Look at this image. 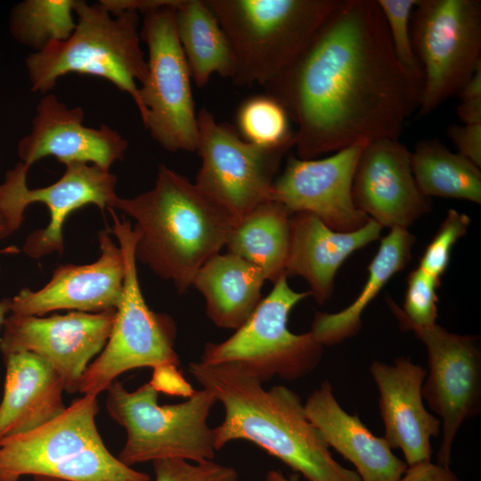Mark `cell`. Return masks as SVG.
Here are the masks:
<instances>
[{
    "mask_svg": "<svg viewBox=\"0 0 481 481\" xmlns=\"http://www.w3.org/2000/svg\"><path fill=\"white\" fill-rule=\"evenodd\" d=\"M297 125L298 158L399 140L422 76L396 58L377 0H338L295 61L265 86Z\"/></svg>",
    "mask_w": 481,
    "mask_h": 481,
    "instance_id": "1",
    "label": "cell"
},
{
    "mask_svg": "<svg viewBox=\"0 0 481 481\" xmlns=\"http://www.w3.org/2000/svg\"><path fill=\"white\" fill-rule=\"evenodd\" d=\"M188 371L224 407V420L213 428L216 451L231 441L246 440L307 481H361L355 470L333 458L293 390L284 386L265 389L261 380L233 363L192 362Z\"/></svg>",
    "mask_w": 481,
    "mask_h": 481,
    "instance_id": "2",
    "label": "cell"
},
{
    "mask_svg": "<svg viewBox=\"0 0 481 481\" xmlns=\"http://www.w3.org/2000/svg\"><path fill=\"white\" fill-rule=\"evenodd\" d=\"M135 222L136 261L185 293L202 265L225 247L236 222L194 183L160 164L154 186L116 200Z\"/></svg>",
    "mask_w": 481,
    "mask_h": 481,
    "instance_id": "3",
    "label": "cell"
},
{
    "mask_svg": "<svg viewBox=\"0 0 481 481\" xmlns=\"http://www.w3.org/2000/svg\"><path fill=\"white\" fill-rule=\"evenodd\" d=\"M76 28L63 41H53L26 59L31 90L45 94L69 73L105 78L142 104L137 82L147 76V61L141 48L139 17L135 10L112 14L101 2L76 0Z\"/></svg>",
    "mask_w": 481,
    "mask_h": 481,
    "instance_id": "4",
    "label": "cell"
},
{
    "mask_svg": "<svg viewBox=\"0 0 481 481\" xmlns=\"http://www.w3.org/2000/svg\"><path fill=\"white\" fill-rule=\"evenodd\" d=\"M233 55L231 80L264 87L300 54L338 0H205Z\"/></svg>",
    "mask_w": 481,
    "mask_h": 481,
    "instance_id": "5",
    "label": "cell"
},
{
    "mask_svg": "<svg viewBox=\"0 0 481 481\" xmlns=\"http://www.w3.org/2000/svg\"><path fill=\"white\" fill-rule=\"evenodd\" d=\"M97 396L84 395L48 423L0 444V481L48 476L67 481H151L109 452L95 423Z\"/></svg>",
    "mask_w": 481,
    "mask_h": 481,
    "instance_id": "6",
    "label": "cell"
},
{
    "mask_svg": "<svg viewBox=\"0 0 481 481\" xmlns=\"http://www.w3.org/2000/svg\"><path fill=\"white\" fill-rule=\"evenodd\" d=\"M106 391L108 413L126 432L118 457L124 464L214 459V433L208 418L216 399L210 391L195 390L184 402L164 405L158 404L159 392L150 381L130 392L115 380Z\"/></svg>",
    "mask_w": 481,
    "mask_h": 481,
    "instance_id": "7",
    "label": "cell"
},
{
    "mask_svg": "<svg viewBox=\"0 0 481 481\" xmlns=\"http://www.w3.org/2000/svg\"><path fill=\"white\" fill-rule=\"evenodd\" d=\"M110 210L113 218L110 230L122 250L125 272L122 297L110 337L79 386L78 392L95 396L127 371L179 365L175 350V322L169 315L151 310L140 287L135 253L137 234L127 219H120Z\"/></svg>",
    "mask_w": 481,
    "mask_h": 481,
    "instance_id": "8",
    "label": "cell"
},
{
    "mask_svg": "<svg viewBox=\"0 0 481 481\" xmlns=\"http://www.w3.org/2000/svg\"><path fill=\"white\" fill-rule=\"evenodd\" d=\"M178 1L166 0L143 12L141 37L148 47V71L139 87L140 115L151 137L164 149L196 152L198 112L176 30Z\"/></svg>",
    "mask_w": 481,
    "mask_h": 481,
    "instance_id": "9",
    "label": "cell"
},
{
    "mask_svg": "<svg viewBox=\"0 0 481 481\" xmlns=\"http://www.w3.org/2000/svg\"><path fill=\"white\" fill-rule=\"evenodd\" d=\"M281 277L249 318L233 335L220 343L205 345L200 363L217 365L233 363L262 382L277 376L301 379L319 365L324 346L308 331L291 332L288 319L293 307L310 296L297 292Z\"/></svg>",
    "mask_w": 481,
    "mask_h": 481,
    "instance_id": "10",
    "label": "cell"
},
{
    "mask_svg": "<svg viewBox=\"0 0 481 481\" xmlns=\"http://www.w3.org/2000/svg\"><path fill=\"white\" fill-rule=\"evenodd\" d=\"M412 41L422 74L418 118L458 94L481 65V2L418 0Z\"/></svg>",
    "mask_w": 481,
    "mask_h": 481,
    "instance_id": "11",
    "label": "cell"
},
{
    "mask_svg": "<svg viewBox=\"0 0 481 481\" xmlns=\"http://www.w3.org/2000/svg\"><path fill=\"white\" fill-rule=\"evenodd\" d=\"M198 130L201 165L194 183L237 224L270 200L278 168L295 141L277 146L249 143L204 107L198 112Z\"/></svg>",
    "mask_w": 481,
    "mask_h": 481,
    "instance_id": "12",
    "label": "cell"
},
{
    "mask_svg": "<svg viewBox=\"0 0 481 481\" xmlns=\"http://www.w3.org/2000/svg\"><path fill=\"white\" fill-rule=\"evenodd\" d=\"M387 304L400 328L412 331L425 346L428 370L422 396L441 421L436 462L449 466L454 439L469 419L481 412V351L478 338L448 331L435 323L420 326L407 318L399 306Z\"/></svg>",
    "mask_w": 481,
    "mask_h": 481,
    "instance_id": "13",
    "label": "cell"
},
{
    "mask_svg": "<svg viewBox=\"0 0 481 481\" xmlns=\"http://www.w3.org/2000/svg\"><path fill=\"white\" fill-rule=\"evenodd\" d=\"M65 167L62 176L55 183L30 189L27 184L29 167L19 162L6 173L0 184V211L15 231L20 226L29 205L39 202L48 208L47 226L32 232L23 244V252L32 258L63 252V224L72 212L86 205H94L102 211L113 209L118 199L117 176L110 170L83 163Z\"/></svg>",
    "mask_w": 481,
    "mask_h": 481,
    "instance_id": "14",
    "label": "cell"
},
{
    "mask_svg": "<svg viewBox=\"0 0 481 481\" xmlns=\"http://www.w3.org/2000/svg\"><path fill=\"white\" fill-rule=\"evenodd\" d=\"M115 310L100 313L71 311L43 317L11 314L0 336L3 356L30 352L45 360L62 378L65 391L78 392L82 377L105 346Z\"/></svg>",
    "mask_w": 481,
    "mask_h": 481,
    "instance_id": "15",
    "label": "cell"
},
{
    "mask_svg": "<svg viewBox=\"0 0 481 481\" xmlns=\"http://www.w3.org/2000/svg\"><path fill=\"white\" fill-rule=\"evenodd\" d=\"M364 145H352L319 159L289 158L273 183L270 200L281 203L290 214H314L336 232L359 229L369 217L355 207L352 187Z\"/></svg>",
    "mask_w": 481,
    "mask_h": 481,
    "instance_id": "16",
    "label": "cell"
},
{
    "mask_svg": "<svg viewBox=\"0 0 481 481\" xmlns=\"http://www.w3.org/2000/svg\"><path fill=\"white\" fill-rule=\"evenodd\" d=\"M412 151L399 140L364 145L352 187L355 207L382 228L408 229L431 210V199L420 190L412 168Z\"/></svg>",
    "mask_w": 481,
    "mask_h": 481,
    "instance_id": "17",
    "label": "cell"
},
{
    "mask_svg": "<svg viewBox=\"0 0 481 481\" xmlns=\"http://www.w3.org/2000/svg\"><path fill=\"white\" fill-rule=\"evenodd\" d=\"M98 242L101 254L97 260L86 265L58 266L41 289L20 290L11 299V313L43 316L58 310H115L122 297L124 257L109 228L98 232Z\"/></svg>",
    "mask_w": 481,
    "mask_h": 481,
    "instance_id": "18",
    "label": "cell"
},
{
    "mask_svg": "<svg viewBox=\"0 0 481 481\" xmlns=\"http://www.w3.org/2000/svg\"><path fill=\"white\" fill-rule=\"evenodd\" d=\"M84 118L82 108H69L54 94L44 96L37 106L29 134L18 143L20 162L30 167L53 156L65 166L92 164L110 170L123 159L127 141L107 125L86 126Z\"/></svg>",
    "mask_w": 481,
    "mask_h": 481,
    "instance_id": "19",
    "label": "cell"
},
{
    "mask_svg": "<svg viewBox=\"0 0 481 481\" xmlns=\"http://www.w3.org/2000/svg\"><path fill=\"white\" fill-rule=\"evenodd\" d=\"M370 373L379 390L385 440L402 451L407 466L431 461V438L440 434L441 421L423 402L426 369L399 357L392 364L373 361Z\"/></svg>",
    "mask_w": 481,
    "mask_h": 481,
    "instance_id": "20",
    "label": "cell"
},
{
    "mask_svg": "<svg viewBox=\"0 0 481 481\" xmlns=\"http://www.w3.org/2000/svg\"><path fill=\"white\" fill-rule=\"evenodd\" d=\"M381 231L382 227L370 218L355 231L340 232L328 227L314 214L293 213L286 276L303 278L309 286L310 296L322 306L332 296L341 265L354 252L377 240Z\"/></svg>",
    "mask_w": 481,
    "mask_h": 481,
    "instance_id": "21",
    "label": "cell"
},
{
    "mask_svg": "<svg viewBox=\"0 0 481 481\" xmlns=\"http://www.w3.org/2000/svg\"><path fill=\"white\" fill-rule=\"evenodd\" d=\"M304 406L329 447L355 467L361 481H398L407 469L383 436L374 435L357 413L342 408L328 379L310 394Z\"/></svg>",
    "mask_w": 481,
    "mask_h": 481,
    "instance_id": "22",
    "label": "cell"
},
{
    "mask_svg": "<svg viewBox=\"0 0 481 481\" xmlns=\"http://www.w3.org/2000/svg\"><path fill=\"white\" fill-rule=\"evenodd\" d=\"M3 357L5 380L0 403V444L48 423L66 409L64 381L45 360L30 352Z\"/></svg>",
    "mask_w": 481,
    "mask_h": 481,
    "instance_id": "23",
    "label": "cell"
},
{
    "mask_svg": "<svg viewBox=\"0 0 481 481\" xmlns=\"http://www.w3.org/2000/svg\"><path fill=\"white\" fill-rule=\"evenodd\" d=\"M265 278L247 260L226 252L209 258L192 286L204 298L206 314L218 328L237 330L261 302Z\"/></svg>",
    "mask_w": 481,
    "mask_h": 481,
    "instance_id": "24",
    "label": "cell"
},
{
    "mask_svg": "<svg viewBox=\"0 0 481 481\" xmlns=\"http://www.w3.org/2000/svg\"><path fill=\"white\" fill-rule=\"evenodd\" d=\"M414 242L408 229H390L368 266L366 282L357 298L341 311L315 313L309 331L319 343L333 346L359 332L363 313L387 282L408 265Z\"/></svg>",
    "mask_w": 481,
    "mask_h": 481,
    "instance_id": "25",
    "label": "cell"
},
{
    "mask_svg": "<svg viewBox=\"0 0 481 481\" xmlns=\"http://www.w3.org/2000/svg\"><path fill=\"white\" fill-rule=\"evenodd\" d=\"M290 216L276 200L260 203L234 225L225 244L227 252L258 267L265 281L276 282L286 276Z\"/></svg>",
    "mask_w": 481,
    "mask_h": 481,
    "instance_id": "26",
    "label": "cell"
},
{
    "mask_svg": "<svg viewBox=\"0 0 481 481\" xmlns=\"http://www.w3.org/2000/svg\"><path fill=\"white\" fill-rule=\"evenodd\" d=\"M178 38L192 79L205 86L214 74L230 78L233 55L217 18L205 0H179L175 5Z\"/></svg>",
    "mask_w": 481,
    "mask_h": 481,
    "instance_id": "27",
    "label": "cell"
},
{
    "mask_svg": "<svg viewBox=\"0 0 481 481\" xmlns=\"http://www.w3.org/2000/svg\"><path fill=\"white\" fill-rule=\"evenodd\" d=\"M411 161L416 183L425 196L481 203L480 167L440 141H420Z\"/></svg>",
    "mask_w": 481,
    "mask_h": 481,
    "instance_id": "28",
    "label": "cell"
},
{
    "mask_svg": "<svg viewBox=\"0 0 481 481\" xmlns=\"http://www.w3.org/2000/svg\"><path fill=\"white\" fill-rule=\"evenodd\" d=\"M76 0H26L10 16L13 37L35 52L53 41H63L76 28L73 17Z\"/></svg>",
    "mask_w": 481,
    "mask_h": 481,
    "instance_id": "29",
    "label": "cell"
},
{
    "mask_svg": "<svg viewBox=\"0 0 481 481\" xmlns=\"http://www.w3.org/2000/svg\"><path fill=\"white\" fill-rule=\"evenodd\" d=\"M237 124L243 139L257 145L277 146L295 141L286 110L266 94L242 102L237 113Z\"/></svg>",
    "mask_w": 481,
    "mask_h": 481,
    "instance_id": "30",
    "label": "cell"
},
{
    "mask_svg": "<svg viewBox=\"0 0 481 481\" xmlns=\"http://www.w3.org/2000/svg\"><path fill=\"white\" fill-rule=\"evenodd\" d=\"M418 0H377L394 53L409 70L421 74L412 41V15Z\"/></svg>",
    "mask_w": 481,
    "mask_h": 481,
    "instance_id": "31",
    "label": "cell"
},
{
    "mask_svg": "<svg viewBox=\"0 0 481 481\" xmlns=\"http://www.w3.org/2000/svg\"><path fill=\"white\" fill-rule=\"evenodd\" d=\"M469 224L468 215L449 209L436 233L426 247L418 267L440 279L449 266L453 246L466 234Z\"/></svg>",
    "mask_w": 481,
    "mask_h": 481,
    "instance_id": "32",
    "label": "cell"
},
{
    "mask_svg": "<svg viewBox=\"0 0 481 481\" xmlns=\"http://www.w3.org/2000/svg\"><path fill=\"white\" fill-rule=\"evenodd\" d=\"M440 285L439 278L427 273L419 267L409 273L402 307L409 320L420 326L436 323L437 289Z\"/></svg>",
    "mask_w": 481,
    "mask_h": 481,
    "instance_id": "33",
    "label": "cell"
},
{
    "mask_svg": "<svg viewBox=\"0 0 481 481\" xmlns=\"http://www.w3.org/2000/svg\"><path fill=\"white\" fill-rule=\"evenodd\" d=\"M152 463L155 481H238L233 468L213 461L190 463L185 460L166 459Z\"/></svg>",
    "mask_w": 481,
    "mask_h": 481,
    "instance_id": "34",
    "label": "cell"
},
{
    "mask_svg": "<svg viewBox=\"0 0 481 481\" xmlns=\"http://www.w3.org/2000/svg\"><path fill=\"white\" fill-rule=\"evenodd\" d=\"M447 135L459 154L481 167V124L451 125Z\"/></svg>",
    "mask_w": 481,
    "mask_h": 481,
    "instance_id": "35",
    "label": "cell"
},
{
    "mask_svg": "<svg viewBox=\"0 0 481 481\" xmlns=\"http://www.w3.org/2000/svg\"><path fill=\"white\" fill-rule=\"evenodd\" d=\"M151 384L158 392L189 398L195 390L183 378L177 365L166 364L153 369Z\"/></svg>",
    "mask_w": 481,
    "mask_h": 481,
    "instance_id": "36",
    "label": "cell"
},
{
    "mask_svg": "<svg viewBox=\"0 0 481 481\" xmlns=\"http://www.w3.org/2000/svg\"><path fill=\"white\" fill-rule=\"evenodd\" d=\"M398 481H460L449 466L431 461L408 466Z\"/></svg>",
    "mask_w": 481,
    "mask_h": 481,
    "instance_id": "37",
    "label": "cell"
},
{
    "mask_svg": "<svg viewBox=\"0 0 481 481\" xmlns=\"http://www.w3.org/2000/svg\"><path fill=\"white\" fill-rule=\"evenodd\" d=\"M456 112L464 125L481 124V98L461 101Z\"/></svg>",
    "mask_w": 481,
    "mask_h": 481,
    "instance_id": "38",
    "label": "cell"
},
{
    "mask_svg": "<svg viewBox=\"0 0 481 481\" xmlns=\"http://www.w3.org/2000/svg\"><path fill=\"white\" fill-rule=\"evenodd\" d=\"M458 95L461 101L481 98V65L461 88Z\"/></svg>",
    "mask_w": 481,
    "mask_h": 481,
    "instance_id": "39",
    "label": "cell"
},
{
    "mask_svg": "<svg viewBox=\"0 0 481 481\" xmlns=\"http://www.w3.org/2000/svg\"><path fill=\"white\" fill-rule=\"evenodd\" d=\"M14 232L15 230L8 218L0 211V240L8 237Z\"/></svg>",
    "mask_w": 481,
    "mask_h": 481,
    "instance_id": "40",
    "label": "cell"
},
{
    "mask_svg": "<svg viewBox=\"0 0 481 481\" xmlns=\"http://www.w3.org/2000/svg\"><path fill=\"white\" fill-rule=\"evenodd\" d=\"M265 481H298L296 477H287L279 470H269Z\"/></svg>",
    "mask_w": 481,
    "mask_h": 481,
    "instance_id": "41",
    "label": "cell"
},
{
    "mask_svg": "<svg viewBox=\"0 0 481 481\" xmlns=\"http://www.w3.org/2000/svg\"><path fill=\"white\" fill-rule=\"evenodd\" d=\"M10 306H11V299L4 298V299L0 300V333L2 331L3 325L6 318V314L8 312H11Z\"/></svg>",
    "mask_w": 481,
    "mask_h": 481,
    "instance_id": "42",
    "label": "cell"
},
{
    "mask_svg": "<svg viewBox=\"0 0 481 481\" xmlns=\"http://www.w3.org/2000/svg\"><path fill=\"white\" fill-rule=\"evenodd\" d=\"M34 481H67L61 478L48 476H34Z\"/></svg>",
    "mask_w": 481,
    "mask_h": 481,
    "instance_id": "43",
    "label": "cell"
}]
</instances>
